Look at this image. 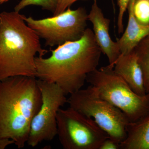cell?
Returning a JSON list of instances; mask_svg holds the SVG:
<instances>
[{
  "mask_svg": "<svg viewBox=\"0 0 149 149\" xmlns=\"http://www.w3.org/2000/svg\"><path fill=\"white\" fill-rule=\"evenodd\" d=\"M24 16L15 11L0 13V81L19 75L36 77V55L47 53Z\"/></svg>",
  "mask_w": 149,
  "mask_h": 149,
  "instance_id": "cell-3",
  "label": "cell"
},
{
  "mask_svg": "<svg viewBox=\"0 0 149 149\" xmlns=\"http://www.w3.org/2000/svg\"><path fill=\"white\" fill-rule=\"evenodd\" d=\"M120 143L114 139L108 137L102 143L99 149H119Z\"/></svg>",
  "mask_w": 149,
  "mask_h": 149,
  "instance_id": "cell-18",
  "label": "cell"
},
{
  "mask_svg": "<svg viewBox=\"0 0 149 149\" xmlns=\"http://www.w3.org/2000/svg\"><path fill=\"white\" fill-rule=\"evenodd\" d=\"M42 103L36 77L19 75L1 80L0 139H11L18 148H23Z\"/></svg>",
  "mask_w": 149,
  "mask_h": 149,
  "instance_id": "cell-2",
  "label": "cell"
},
{
  "mask_svg": "<svg viewBox=\"0 0 149 149\" xmlns=\"http://www.w3.org/2000/svg\"><path fill=\"white\" fill-rule=\"evenodd\" d=\"M86 81L102 98L120 110L130 122H135L149 111V94L139 95L108 65L88 74Z\"/></svg>",
  "mask_w": 149,
  "mask_h": 149,
  "instance_id": "cell-4",
  "label": "cell"
},
{
  "mask_svg": "<svg viewBox=\"0 0 149 149\" xmlns=\"http://www.w3.org/2000/svg\"><path fill=\"white\" fill-rule=\"evenodd\" d=\"M69 107L92 118L110 138L121 143L127 136L130 123L120 110L102 98L90 85L70 95Z\"/></svg>",
  "mask_w": 149,
  "mask_h": 149,
  "instance_id": "cell-5",
  "label": "cell"
},
{
  "mask_svg": "<svg viewBox=\"0 0 149 149\" xmlns=\"http://www.w3.org/2000/svg\"><path fill=\"white\" fill-rule=\"evenodd\" d=\"M120 149H149V111L139 120L129 123Z\"/></svg>",
  "mask_w": 149,
  "mask_h": 149,
  "instance_id": "cell-12",
  "label": "cell"
},
{
  "mask_svg": "<svg viewBox=\"0 0 149 149\" xmlns=\"http://www.w3.org/2000/svg\"><path fill=\"white\" fill-rule=\"evenodd\" d=\"M135 1H129L127 8L128 25L122 37L117 39L120 54H126L132 52L141 40L149 35V24H141L134 16L133 7Z\"/></svg>",
  "mask_w": 149,
  "mask_h": 149,
  "instance_id": "cell-11",
  "label": "cell"
},
{
  "mask_svg": "<svg viewBox=\"0 0 149 149\" xmlns=\"http://www.w3.org/2000/svg\"><path fill=\"white\" fill-rule=\"evenodd\" d=\"M13 144H14V142L11 139H0V149H5L9 145Z\"/></svg>",
  "mask_w": 149,
  "mask_h": 149,
  "instance_id": "cell-19",
  "label": "cell"
},
{
  "mask_svg": "<svg viewBox=\"0 0 149 149\" xmlns=\"http://www.w3.org/2000/svg\"><path fill=\"white\" fill-rule=\"evenodd\" d=\"M113 70L136 94L141 96L147 94L143 73L134 50L126 54H120Z\"/></svg>",
  "mask_w": 149,
  "mask_h": 149,
  "instance_id": "cell-10",
  "label": "cell"
},
{
  "mask_svg": "<svg viewBox=\"0 0 149 149\" xmlns=\"http://www.w3.org/2000/svg\"><path fill=\"white\" fill-rule=\"evenodd\" d=\"M42 95L40 109L32 119L27 144L34 148L44 141H51L57 135L56 116L67 103L65 93L54 83L37 79Z\"/></svg>",
  "mask_w": 149,
  "mask_h": 149,
  "instance_id": "cell-8",
  "label": "cell"
},
{
  "mask_svg": "<svg viewBox=\"0 0 149 149\" xmlns=\"http://www.w3.org/2000/svg\"><path fill=\"white\" fill-rule=\"evenodd\" d=\"M130 0H117L118 6L119 8L117 20L118 32V34L123 33L124 30L123 19L124 13L127 9Z\"/></svg>",
  "mask_w": 149,
  "mask_h": 149,
  "instance_id": "cell-16",
  "label": "cell"
},
{
  "mask_svg": "<svg viewBox=\"0 0 149 149\" xmlns=\"http://www.w3.org/2000/svg\"><path fill=\"white\" fill-rule=\"evenodd\" d=\"M80 0H57L56 8L53 16L58 15L65 11L75 2Z\"/></svg>",
  "mask_w": 149,
  "mask_h": 149,
  "instance_id": "cell-17",
  "label": "cell"
},
{
  "mask_svg": "<svg viewBox=\"0 0 149 149\" xmlns=\"http://www.w3.org/2000/svg\"><path fill=\"white\" fill-rule=\"evenodd\" d=\"M29 27L45 41L46 46L53 47L79 40L87 29L88 14L84 8H68L63 13L52 17L35 19L24 17Z\"/></svg>",
  "mask_w": 149,
  "mask_h": 149,
  "instance_id": "cell-7",
  "label": "cell"
},
{
  "mask_svg": "<svg viewBox=\"0 0 149 149\" xmlns=\"http://www.w3.org/2000/svg\"><path fill=\"white\" fill-rule=\"evenodd\" d=\"M88 20L93 24L96 42L102 53L107 57L108 65L114 68L116 62L121 54L120 49L117 42L112 40L109 32L110 20L104 16L97 0H94L91 11L88 14Z\"/></svg>",
  "mask_w": 149,
  "mask_h": 149,
  "instance_id": "cell-9",
  "label": "cell"
},
{
  "mask_svg": "<svg viewBox=\"0 0 149 149\" xmlns=\"http://www.w3.org/2000/svg\"><path fill=\"white\" fill-rule=\"evenodd\" d=\"M51 51L49 57L35 58L36 77L56 84L66 95L83 87L88 74L97 69L102 53L89 28L79 40L66 42Z\"/></svg>",
  "mask_w": 149,
  "mask_h": 149,
  "instance_id": "cell-1",
  "label": "cell"
},
{
  "mask_svg": "<svg viewBox=\"0 0 149 149\" xmlns=\"http://www.w3.org/2000/svg\"><path fill=\"white\" fill-rule=\"evenodd\" d=\"M10 0H0V5L4 3L7 2Z\"/></svg>",
  "mask_w": 149,
  "mask_h": 149,
  "instance_id": "cell-20",
  "label": "cell"
},
{
  "mask_svg": "<svg viewBox=\"0 0 149 149\" xmlns=\"http://www.w3.org/2000/svg\"><path fill=\"white\" fill-rule=\"evenodd\" d=\"M134 51L143 73L146 93L149 94V35L141 40Z\"/></svg>",
  "mask_w": 149,
  "mask_h": 149,
  "instance_id": "cell-13",
  "label": "cell"
},
{
  "mask_svg": "<svg viewBox=\"0 0 149 149\" xmlns=\"http://www.w3.org/2000/svg\"><path fill=\"white\" fill-rule=\"evenodd\" d=\"M57 135L64 149H99L109 137L92 118L69 107L56 116Z\"/></svg>",
  "mask_w": 149,
  "mask_h": 149,
  "instance_id": "cell-6",
  "label": "cell"
},
{
  "mask_svg": "<svg viewBox=\"0 0 149 149\" xmlns=\"http://www.w3.org/2000/svg\"><path fill=\"white\" fill-rule=\"evenodd\" d=\"M112 3L113 8V11L115 12V4L114 2V0H111Z\"/></svg>",
  "mask_w": 149,
  "mask_h": 149,
  "instance_id": "cell-21",
  "label": "cell"
},
{
  "mask_svg": "<svg viewBox=\"0 0 149 149\" xmlns=\"http://www.w3.org/2000/svg\"><path fill=\"white\" fill-rule=\"evenodd\" d=\"M133 11L137 21L143 24H149V0H135Z\"/></svg>",
  "mask_w": 149,
  "mask_h": 149,
  "instance_id": "cell-14",
  "label": "cell"
},
{
  "mask_svg": "<svg viewBox=\"0 0 149 149\" xmlns=\"http://www.w3.org/2000/svg\"><path fill=\"white\" fill-rule=\"evenodd\" d=\"M57 0H21L15 6L14 11L19 13L27 6L35 5L42 7L43 10L54 12L56 8Z\"/></svg>",
  "mask_w": 149,
  "mask_h": 149,
  "instance_id": "cell-15",
  "label": "cell"
}]
</instances>
